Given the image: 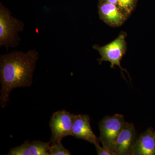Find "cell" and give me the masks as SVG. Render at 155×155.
Here are the masks:
<instances>
[{
    "mask_svg": "<svg viewBox=\"0 0 155 155\" xmlns=\"http://www.w3.org/2000/svg\"></svg>",
    "mask_w": 155,
    "mask_h": 155,
    "instance_id": "16",
    "label": "cell"
},
{
    "mask_svg": "<svg viewBox=\"0 0 155 155\" xmlns=\"http://www.w3.org/2000/svg\"><path fill=\"white\" fill-rule=\"evenodd\" d=\"M132 155H155V133L149 128L137 139Z\"/></svg>",
    "mask_w": 155,
    "mask_h": 155,
    "instance_id": "8",
    "label": "cell"
},
{
    "mask_svg": "<svg viewBox=\"0 0 155 155\" xmlns=\"http://www.w3.org/2000/svg\"><path fill=\"white\" fill-rule=\"evenodd\" d=\"M125 123L122 115L116 114L114 116L105 117L99 124L100 131L99 139L103 146L115 153L116 139Z\"/></svg>",
    "mask_w": 155,
    "mask_h": 155,
    "instance_id": "3",
    "label": "cell"
},
{
    "mask_svg": "<svg viewBox=\"0 0 155 155\" xmlns=\"http://www.w3.org/2000/svg\"><path fill=\"white\" fill-rule=\"evenodd\" d=\"M8 155H31L29 148V142L26 140L19 146L11 149Z\"/></svg>",
    "mask_w": 155,
    "mask_h": 155,
    "instance_id": "11",
    "label": "cell"
},
{
    "mask_svg": "<svg viewBox=\"0 0 155 155\" xmlns=\"http://www.w3.org/2000/svg\"><path fill=\"white\" fill-rule=\"evenodd\" d=\"M50 155H70L71 153L65 148L61 142L51 143L50 147Z\"/></svg>",
    "mask_w": 155,
    "mask_h": 155,
    "instance_id": "12",
    "label": "cell"
},
{
    "mask_svg": "<svg viewBox=\"0 0 155 155\" xmlns=\"http://www.w3.org/2000/svg\"><path fill=\"white\" fill-rule=\"evenodd\" d=\"M97 49L101 56V61H109L111 63L112 68L116 65L123 70L120 65V61L125 51L124 35H120L109 44L102 47L97 48Z\"/></svg>",
    "mask_w": 155,
    "mask_h": 155,
    "instance_id": "5",
    "label": "cell"
},
{
    "mask_svg": "<svg viewBox=\"0 0 155 155\" xmlns=\"http://www.w3.org/2000/svg\"><path fill=\"white\" fill-rule=\"evenodd\" d=\"M72 136L95 145L99 143L91 127L89 117L86 115H75L72 129Z\"/></svg>",
    "mask_w": 155,
    "mask_h": 155,
    "instance_id": "7",
    "label": "cell"
},
{
    "mask_svg": "<svg viewBox=\"0 0 155 155\" xmlns=\"http://www.w3.org/2000/svg\"><path fill=\"white\" fill-rule=\"evenodd\" d=\"M51 143L43 142L34 140L29 142V148L31 155H50V147Z\"/></svg>",
    "mask_w": 155,
    "mask_h": 155,
    "instance_id": "10",
    "label": "cell"
},
{
    "mask_svg": "<svg viewBox=\"0 0 155 155\" xmlns=\"http://www.w3.org/2000/svg\"><path fill=\"white\" fill-rule=\"evenodd\" d=\"M22 21L13 17L9 9L0 4V46L16 47L20 39L19 33L23 31Z\"/></svg>",
    "mask_w": 155,
    "mask_h": 155,
    "instance_id": "2",
    "label": "cell"
},
{
    "mask_svg": "<svg viewBox=\"0 0 155 155\" xmlns=\"http://www.w3.org/2000/svg\"><path fill=\"white\" fill-rule=\"evenodd\" d=\"M107 2L111 3L114 5H118V0H106Z\"/></svg>",
    "mask_w": 155,
    "mask_h": 155,
    "instance_id": "15",
    "label": "cell"
},
{
    "mask_svg": "<svg viewBox=\"0 0 155 155\" xmlns=\"http://www.w3.org/2000/svg\"><path fill=\"white\" fill-rule=\"evenodd\" d=\"M74 114L62 110L55 112L51 117L50 127L51 130V143L61 142L64 137L72 136V129Z\"/></svg>",
    "mask_w": 155,
    "mask_h": 155,
    "instance_id": "4",
    "label": "cell"
},
{
    "mask_svg": "<svg viewBox=\"0 0 155 155\" xmlns=\"http://www.w3.org/2000/svg\"><path fill=\"white\" fill-rule=\"evenodd\" d=\"M38 59V53L35 49L26 52L14 51L1 56L0 104L2 107L7 105L13 89L31 85Z\"/></svg>",
    "mask_w": 155,
    "mask_h": 155,
    "instance_id": "1",
    "label": "cell"
},
{
    "mask_svg": "<svg viewBox=\"0 0 155 155\" xmlns=\"http://www.w3.org/2000/svg\"><path fill=\"white\" fill-rule=\"evenodd\" d=\"M136 0H118V5L120 8L130 13L132 11Z\"/></svg>",
    "mask_w": 155,
    "mask_h": 155,
    "instance_id": "13",
    "label": "cell"
},
{
    "mask_svg": "<svg viewBox=\"0 0 155 155\" xmlns=\"http://www.w3.org/2000/svg\"><path fill=\"white\" fill-rule=\"evenodd\" d=\"M100 11L102 17L112 24L119 25L124 20L123 14L114 4L107 2L103 3L100 6Z\"/></svg>",
    "mask_w": 155,
    "mask_h": 155,
    "instance_id": "9",
    "label": "cell"
},
{
    "mask_svg": "<svg viewBox=\"0 0 155 155\" xmlns=\"http://www.w3.org/2000/svg\"><path fill=\"white\" fill-rule=\"evenodd\" d=\"M137 139L134 125L126 122L116 139L115 152L116 155H132V150Z\"/></svg>",
    "mask_w": 155,
    "mask_h": 155,
    "instance_id": "6",
    "label": "cell"
},
{
    "mask_svg": "<svg viewBox=\"0 0 155 155\" xmlns=\"http://www.w3.org/2000/svg\"><path fill=\"white\" fill-rule=\"evenodd\" d=\"M97 152V153L98 155H116L115 153L112 151L110 150L109 149L106 147H101L99 143L94 145Z\"/></svg>",
    "mask_w": 155,
    "mask_h": 155,
    "instance_id": "14",
    "label": "cell"
}]
</instances>
